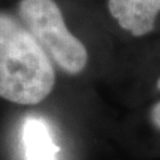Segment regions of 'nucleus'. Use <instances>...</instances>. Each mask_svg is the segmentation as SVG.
Wrapping results in <instances>:
<instances>
[{
	"label": "nucleus",
	"instance_id": "f257e3e1",
	"mask_svg": "<svg viewBox=\"0 0 160 160\" xmlns=\"http://www.w3.org/2000/svg\"><path fill=\"white\" fill-rule=\"evenodd\" d=\"M55 82L47 52L27 28L0 12V98L35 106L51 95Z\"/></svg>",
	"mask_w": 160,
	"mask_h": 160
},
{
	"label": "nucleus",
	"instance_id": "f03ea898",
	"mask_svg": "<svg viewBox=\"0 0 160 160\" xmlns=\"http://www.w3.org/2000/svg\"><path fill=\"white\" fill-rule=\"evenodd\" d=\"M19 15L42 48L64 72L78 75L88 63L84 44L68 31L53 0H22Z\"/></svg>",
	"mask_w": 160,
	"mask_h": 160
},
{
	"label": "nucleus",
	"instance_id": "7ed1b4c3",
	"mask_svg": "<svg viewBox=\"0 0 160 160\" xmlns=\"http://www.w3.org/2000/svg\"><path fill=\"white\" fill-rule=\"evenodd\" d=\"M108 7L123 29L133 36H144L155 28L160 0H108Z\"/></svg>",
	"mask_w": 160,
	"mask_h": 160
},
{
	"label": "nucleus",
	"instance_id": "20e7f679",
	"mask_svg": "<svg viewBox=\"0 0 160 160\" xmlns=\"http://www.w3.org/2000/svg\"><path fill=\"white\" fill-rule=\"evenodd\" d=\"M23 143L27 160H58L59 147L51 135L47 123L29 118L23 127Z\"/></svg>",
	"mask_w": 160,
	"mask_h": 160
},
{
	"label": "nucleus",
	"instance_id": "39448f33",
	"mask_svg": "<svg viewBox=\"0 0 160 160\" xmlns=\"http://www.w3.org/2000/svg\"><path fill=\"white\" fill-rule=\"evenodd\" d=\"M151 122L158 129H160V102L155 104L151 109Z\"/></svg>",
	"mask_w": 160,
	"mask_h": 160
},
{
	"label": "nucleus",
	"instance_id": "423d86ee",
	"mask_svg": "<svg viewBox=\"0 0 160 160\" xmlns=\"http://www.w3.org/2000/svg\"><path fill=\"white\" fill-rule=\"evenodd\" d=\"M156 87H158V89H160V78L158 79V82H156Z\"/></svg>",
	"mask_w": 160,
	"mask_h": 160
}]
</instances>
